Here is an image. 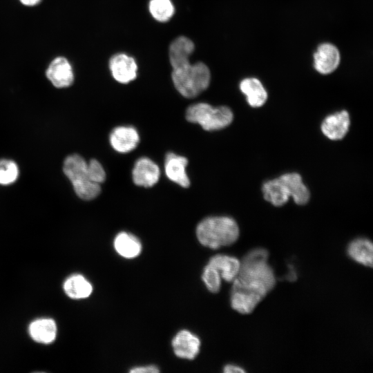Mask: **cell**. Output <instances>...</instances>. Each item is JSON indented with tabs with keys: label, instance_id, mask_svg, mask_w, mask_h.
I'll return each instance as SVG.
<instances>
[{
	"label": "cell",
	"instance_id": "6da1fadb",
	"mask_svg": "<svg viewBox=\"0 0 373 373\" xmlns=\"http://www.w3.org/2000/svg\"><path fill=\"white\" fill-rule=\"evenodd\" d=\"M268 251L255 249L240 262V270L233 280L231 305L241 314L251 312L276 283L274 271L267 263Z\"/></svg>",
	"mask_w": 373,
	"mask_h": 373
},
{
	"label": "cell",
	"instance_id": "7a4b0ae2",
	"mask_svg": "<svg viewBox=\"0 0 373 373\" xmlns=\"http://www.w3.org/2000/svg\"><path fill=\"white\" fill-rule=\"evenodd\" d=\"M196 235L202 245L216 249L234 243L239 236V228L231 218L212 216L198 224Z\"/></svg>",
	"mask_w": 373,
	"mask_h": 373
},
{
	"label": "cell",
	"instance_id": "3957f363",
	"mask_svg": "<svg viewBox=\"0 0 373 373\" xmlns=\"http://www.w3.org/2000/svg\"><path fill=\"white\" fill-rule=\"evenodd\" d=\"M172 80L179 93L185 97L193 98L205 90L210 83L211 73L202 62L189 63L173 69Z\"/></svg>",
	"mask_w": 373,
	"mask_h": 373
},
{
	"label": "cell",
	"instance_id": "277c9868",
	"mask_svg": "<svg viewBox=\"0 0 373 373\" xmlns=\"http://www.w3.org/2000/svg\"><path fill=\"white\" fill-rule=\"evenodd\" d=\"M63 171L80 198L90 200L99 194L100 184L90 179L87 162L81 155L72 154L66 157L64 162Z\"/></svg>",
	"mask_w": 373,
	"mask_h": 373
},
{
	"label": "cell",
	"instance_id": "5b68a950",
	"mask_svg": "<svg viewBox=\"0 0 373 373\" xmlns=\"http://www.w3.org/2000/svg\"><path fill=\"white\" fill-rule=\"evenodd\" d=\"M186 118L190 122L200 124L206 131H216L229 126L233 115L227 106L213 107L207 103H198L187 108Z\"/></svg>",
	"mask_w": 373,
	"mask_h": 373
},
{
	"label": "cell",
	"instance_id": "8992f818",
	"mask_svg": "<svg viewBox=\"0 0 373 373\" xmlns=\"http://www.w3.org/2000/svg\"><path fill=\"white\" fill-rule=\"evenodd\" d=\"M46 75L52 84L58 88L68 87L74 82L73 68L64 57H57L50 63Z\"/></svg>",
	"mask_w": 373,
	"mask_h": 373
},
{
	"label": "cell",
	"instance_id": "52a82bcc",
	"mask_svg": "<svg viewBox=\"0 0 373 373\" xmlns=\"http://www.w3.org/2000/svg\"><path fill=\"white\" fill-rule=\"evenodd\" d=\"M113 78L121 84H127L136 78L137 66L135 59L124 53L113 55L109 61Z\"/></svg>",
	"mask_w": 373,
	"mask_h": 373
},
{
	"label": "cell",
	"instance_id": "ba28073f",
	"mask_svg": "<svg viewBox=\"0 0 373 373\" xmlns=\"http://www.w3.org/2000/svg\"><path fill=\"white\" fill-rule=\"evenodd\" d=\"M340 60L339 50L329 43L321 44L314 54V66L323 75L334 72L338 66Z\"/></svg>",
	"mask_w": 373,
	"mask_h": 373
},
{
	"label": "cell",
	"instance_id": "9c48e42d",
	"mask_svg": "<svg viewBox=\"0 0 373 373\" xmlns=\"http://www.w3.org/2000/svg\"><path fill=\"white\" fill-rule=\"evenodd\" d=\"M171 345L173 352L178 357L192 360L200 352V341L190 331L182 329L174 336Z\"/></svg>",
	"mask_w": 373,
	"mask_h": 373
},
{
	"label": "cell",
	"instance_id": "30bf717a",
	"mask_svg": "<svg viewBox=\"0 0 373 373\" xmlns=\"http://www.w3.org/2000/svg\"><path fill=\"white\" fill-rule=\"evenodd\" d=\"M160 175L158 166L146 157H140L136 161L132 171L134 183L144 187L155 185L158 182Z\"/></svg>",
	"mask_w": 373,
	"mask_h": 373
},
{
	"label": "cell",
	"instance_id": "8fae6325",
	"mask_svg": "<svg viewBox=\"0 0 373 373\" xmlns=\"http://www.w3.org/2000/svg\"><path fill=\"white\" fill-rule=\"evenodd\" d=\"M350 115L346 111H342L328 115L321 124L323 133L332 140L342 139L349 130Z\"/></svg>",
	"mask_w": 373,
	"mask_h": 373
},
{
	"label": "cell",
	"instance_id": "7c38bea8",
	"mask_svg": "<svg viewBox=\"0 0 373 373\" xmlns=\"http://www.w3.org/2000/svg\"><path fill=\"white\" fill-rule=\"evenodd\" d=\"M110 143L119 153H128L137 146L140 137L137 130L132 126H118L110 134Z\"/></svg>",
	"mask_w": 373,
	"mask_h": 373
},
{
	"label": "cell",
	"instance_id": "4fadbf2b",
	"mask_svg": "<svg viewBox=\"0 0 373 373\" xmlns=\"http://www.w3.org/2000/svg\"><path fill=\"white\" fill-rule=\"evenodd\" d=\"M188 161L186 157L173 153H168L165 158V173L169 180L178 185L186 188L190 185L186 172Z\"/></svg>",
	"mask_w": 373,
	"mask_h": 373
},
{
	"label": "cell",
	"instance_id": "5bb4252c",
	"mask_svg": "<svg viewBox=\"0 0 373 373\" xmlns=\"http://www.w3.org/2000/svg\"><path fill=\"white\" fill-rule=\"evenodd\" d=\"M195 48L193 42L188 37L180 36L175 39L169 48V61L172 69L188 64L189 57Z\"/></svg>",
	"mask_w": 373,
	"mask_h": 373
},
{
	"label": "cell",
	"instance_id": "9a60e30c",
	"mask_svg": "<svg viewBox=\"0 0 373 373\" xmlns=\"http://www.w3.org/2000/svg\"><path fill=\"white\" fill-rule=\"evenodd\" d=\"M241 92L252 107L262 106L267 99V93L260 81L254 77L244 79L240 84Z\"/></svg>",
	"mask_w": 373,
	"mask_h": 373
},
{
	"label": "cell",
	"instance_id": "2e32d148",
	"mask_svg": "<svg viewBox=\"0 0 373 373\" xmlns=\"http://www.w3.org/2000/svg\"><path fill=\"white\" fill-rule=\"evenodd\" d=\"M29 334L31 338L37 343H51L57 336L56 323L50 318L35 320L29 326Z\"/></svg>",
	"mask_w": 373,
	"mask_h": 373
},
{
	"label": "cell",
	"instance_id": "e0dca14e",
	"mask_svg": "<svg viewBox=\"0 0 373 373\" xmlns=\"http://www.w3.org/2000/svg\"><path fill=\"white\" fill-rule=\"evenodd\" d=\"M114 248L117 253L125 258H133L140 255L142 251V244L134 235L122 231L115 238Z\"/></svg>",
	"mask_w": 373,
	"mask_h": 373
},
{
	"label": "cell",
	"instance_id": "ac0fdd59",
	"mask_svg": "<svg viewBox=\"0 0 373 373\" xmlns=\"http://www.w3.org/2000/svg\"><path fill=\"white\" fill-rule=\"evenodd\" d=\"M209 264L215 267L220 274L221 278L231 282L238 275L240 262L235 257L218 254L211 257Z\"/></svg>",
	"mask_w": 373,
	"mask_h": 373
},
{
	"label": "cell",
	"instance_id": "d6986e66",
	"mask_svg": "<svg viewBox=\"0 0 373 373\" xmlns=\"http://www.w3.org/2000/svg\"><path fill=\"white\" fill-rule=\"evenodd\" d=\"M262 193L267 201L277 207L285 204L290 198L287 187L280 177L264 183Z\"/></svg>",
	"mask_w": 373,
	"mask_h": 373
},
{
	"label": "cell",
	"instance_id": "ffe728a7",
	"mask_svg": "<svg viewBox=\"0 0 373 373\" xmlns=\"http://www.w3.org/2000/svg\"><path fill=\"white\" fill-rule=\"evenodd\" d=\"M347 254L356 262L372 267L373 245L370 240L360 238L352 241L347 247Z\"/></svg>",
	"mask_w": 373,
	"mask_h": 373
},
{
	"label": "cell",
	"instance_id": "44dd1931",
	"mask_svg": "<svg viewBox=\"0 0 373 373\" xmlns=\"http://www.w3.org/2000/svg\"><path fill=\"white\" fill-rule=\"evenodd\" d=\"M280 178L287 187L290 197L296 204H304L308 202L309 192L299 174L286 173L280 175Z\"/></svg>",
	"mask_w": 373,
	"mask_h": 373
},
{
	"label": "cell",
	"instance_id": "7402d4cb",
	"mask_svg": "<svg viewBox=\"0 0 373 373\" xmlns=\"http://www.w3.org/2000/svg\"><path fill=\"white\" fill-rule=\"evenodd\" d=\"M64 289L70 298L83 299L91 294L93 287L85 277L80 274H76L69 277L64 282Z\"/></svg>",
	"mask_w": 373,
	"mask_h": 373
},
{
	"label": "cell",
	"instance_id": "603a6c76",
	"mask_svg": "<svg viewBox=\"0 0 373 373\" xmlns=\"http://www.w3.org/2000/svg\"><path fill=\"white\" fill-rule=\"evenodd\" d=\"M149 8L153 17L160 22L169 21L174 13L171 0H151Z\"/></svg>",
	"mask_w": 373,
	"mask_h": 373
},
{
	"label": "cell",
	"instance_id": "cb8c5ba5",
	"mask_svg": "<svg viewBox=\"0 0 373 373\" xmlns=\"http://www.w3.org/2000/svg\"><path fill=\"white\" fill-rule=\"evenodd\" d=\"M19 175V170L15 162L8 160H0V184L10 185L15 182Z\"/></svg>",
	"mask_w": 373,
	"mask_h": 373
},
{
	"label": "cell",
	"instance_id": "d4e9b609",
	"mask_svg": "<svg viewBox=\"0 0 373 373\" xmlns=\"http://www.w3.org/2000/svg\"><path fill=\"white\" fill-rule=\"evenodd\" d=\"M202 278L209 291L212 293L219 291L221 285V276L215 267L208 264L203 270Z\"/></svg>",
	"mask_w": 373,
	"mask_h": 373
},
{
	"label": "cell",
	"instance_id": "484cf974",
	"mask_svg": "<svg viewBox=\"0 0 373 373\" xmlns=\"http://www.w3.org/2000/svg\"><path fill=\"white\" fill-rule=\"evenodd\" d=\"M87 169L90 179L99 184L104 182L106 173L102 165L95 159L87 162Z\"/></svg>",
	"mask_w": 373,
	"mask_h": 373
},
{
	"label": "cell",
	"instance_id": "4316f807",
	"mask_svg": "<svg viewBox=\"0 0 373 373\" xmlns=\"http://www.w3.org/2000/svg\"><path fill=\"white\" fill-rule=\"evenodd\" d=\"M159 372L158 367L154 365L136 366L129 370L131 373H157Z\"/></svg>",
	"mask_w": 373,
	"mask_h": 373
},
{
	"label": "cell",
	"instance_id": "83f0119b",
	"mask_svg": "<svg viewBox=\"0 0 373 373\" xmlns=\"http://www.w3.org/2000/svg\"><path fill=\"white\" fill-rule=\"evenodd\" d=\"M223 372L225 373H244L245 370L236 365L228 364L224 367Z\"/></svg>",
	"mask_w": 373,
	"mask_h": 373
},
{
	"label": "cell",
	"instance_id": "f1b7e54d",
	"mask_svg": "<svg viewBox=\"0 0 373 373\" xmlns=\"http://www.w3.org/2000/svg\"><path fill=\"white\" fill-rule=\"evenodd\" d=\"M21 3L27 6H33L41 2V0H19Z\"/></svg>",
	"mask_w": 373,
	"mask_h": 373
}]
</instances>
